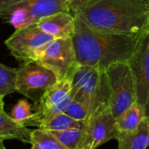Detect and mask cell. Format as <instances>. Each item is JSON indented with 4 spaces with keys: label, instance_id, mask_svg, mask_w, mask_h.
<instances>
[{
    "label": "cell",
    "instance_id": "2e32d148",
    "mask_svg": "<svg viewBox=\"0 0 149 149\" xmlns=\"http://www.w3.org/2000/svg\"><path fill=\"white\" fill-rule=\"evenodd\" d=\"M145 117L141 107L134 102L127 109L121 116L116 119V125L119 132H131L137 128L141 120Z\"/></svg>",
    "mask_w": 149,
    "mask_h": 149
},
{
    "label": "cell",
    "instance_id": "d4e9b609",
    "mask_svg": "<svg viewBox=\"0 0 149 149\" xmlns=\"http://www.w3.org/2000/svg\"><path fill=\"white\" fill-rule=\"evenodd\" d=\"M0 149H5L3 145V140H0Z\"/></svg>",
    "mask_w": 149,
    "mask_h": 149
},
{
    "label": "cell",
    "instance_id": "ba28073f",
    "mask_svg": "<svg viewBox=\"0 0 149 149\" xmlns=\"http://www.w3.org/2000/svg\"><path fill=\"white\" fill-rule=\"evenodd\" d=\"M84 137L79 149H96L105 142L116 139L119 130L109 105L99 107L85 123Z\"/></svg>",
    "mask_w": 149,
    "mask_h": 149
},
{
    "label": "cell",
    "instance_id": "d6986e66",
    "mask_svg": "<svg viewBox=\"0 0 149 149\" xmlns=\"http://www.w3.org/2000/svg\"><path fill=\"white\" fill-rule=\"evenodd\" d=\"M84 127L49 132L67 149H79L84 137Z\"/></svg>",
    "mask_w": 149,
    "mask_h": 149
},
{
    "label": "cell",
    "instance_id": "e0dca14e",
    "mask_svg": "<svg viewBox=\"0 0 149 149\" xmlns=\"http://www.w3.org/2000/svg\"><path fill=\"white\" fill-rule=\"evenodd\" d=\"M85 123L77 121L65 113L52 116L38 128L45 131H62L71 128H83Z\"/></svg>",
    "mask_w": 149,
    "mask_h": 149
},
{
    "label": "cell",
    "instance_id": "8992f818",
    "mask_svg": "<svg viewBox=\"0 0 149 149\" xmlns=\"http://www.w3.org/2000/svg\"><path fill=\"white\" fill-rule=\"evenodd\" d=\"M54 38L36 24L16 30L5 41L4 45L11 55L21 64L36 60L38 52Z\"/></svg>",
    "mask_w": 149,
    "mask_h": 149
},
{
    "label": "cell",
    "instance_id": "ffe728a7",
    "mask_svg": "<svg viewBox=\"0 0 149 149\" xmlns=\"http://www.w3.org/2000/svg\"><path fill=\"white\" fill-rule=\"evenodd\" d=\"M17 69L0 63V97L16 92Z\"/></svg>",
    "mask_w": 149,
    "mask_h": 149
},
{
    "label": "cell",
    "instance_id": "9c48e42d",
    "mask_svg": "<svg viewBox=\"0 0 149 149\" xmlns=\"http://www.w3.org/2000/svg\"><path fill=\"white\" fill-rule=\"evenodd\" d=\"M128 64L134 79L136 103L149 117V31L141 38Z\"/></svg>",
    "mask_w": 149,
    "mask_h": 149
},
{
    "label": "cell",
    "instance_id": "7402d4cb",
    "mask_svg": "<svg viewBox=\"0 0 149 149\" xmlns=\"http://www.w3.org/2000/svg\"><path fill=\"white\" fill-rule=\"evenodd\" d=\"M31 106L26 100H19L11 109L10 116L17 122L24 125V123L32 117Z\"/></svg>",
    "mask_w": 149,
    "mask_h": 149
},
{
    "label": "cell",
    "instance_id": "5bb4252c",
    "mask_svg": "<svg viewBox=\"0 0 149 149\" xmlns=\"http://www.w3.org/2000/svg\"><path fill=\"white\" fill-rule=\"evenodd\" d=\"M119 149H146L149 146V117L145 116L136 129L119 132L116 139Z\"/></svg>",
    "mask_w": 149,
    "mask_h": 149
},
{
    "label": "cell",
    "instance_id": "9a60e30c",
    "mask_svg": "<svg viewBox=\"0 0 149 149\" xmlns=\"http://www.w3.org/2000/svg\"><path fill=\"white\" fill-rule=\"evenodd\" d=\"M0 17L7 20L15 30H20L35 24L30 11L26 8L17 4L0 10Z\"/></svg>",
    "mask_w": 149,
    "mask_h": 149
},
{
    "label": "cell",
    "instance_id": "5b68a950",
    "mask_svg": "<svg viewBox=\"0 0 149 149\" xmlns=\"http://www.w3.org/2000/svg\"><path fill=\"white\" fill-rule=\"evenodd\" d=\"M58 80V78L52 70L36 60L30 61L17 69L16 92L37 102Z\"/></svg>",
    "mask_w": 149,
    "mask_h": 149
},
{
    "label": "cell",
    "instance_id": "603a6c76",
    "mask_svg": "<svg viewBox=\"0 0 149 149\" xmlns=\"http://www.w3.org/2000/svg\"><path fill=\"white\" fill-rule=\"evenodd\" d=\"M91 1H93V0H69L71 12L72 14H74L79 9H81L82 7H84L85 5L89 3Z\"/></svg>",
    "mask_w": 149,
    "mask_h": 149
},
{
    "label": "cell",
    "instance_id": "8fae6325",
    "mask_svg": "<svg viewBox=\"0 0 149 149\" xmlns=\"http://www.w3.org/2000/svg\"><path fill=\"white\" fill-rule=\"evenodd\" d=\"M16 4L30 11L35 24L40 19L54 14L71 13L69 0H24Z\"/></svg>",
    "mask_w": 149,
    "mask_h": 149
},
{
    "label": "cell",
    "instance_id": "7a4b0ae2",
    "mask_svg": "<svg viewBox=\"0 0 149 149\" xmlns=\"http://www.w3.org/2000/svg\"><path fill=\"white\" fill-rule=\"evenodd\" d=\"M73 15L100 31L141 38L149 31V0H93Z\"/></svg>",
    "mask_w": 149,
    "mask_h": 149
},
{
    "label": "cell",
    "instance_id": "3957f363",
    "mask_svg": "<svg viewBox=\"0 0 149 149\" xmlns=\"http://www.w3.org/2000/svg\"><path fill=\"white\" fill-rule=\"evenodd\" d=\"M73 100L85 104L93 113L99 107L109 105L107 72L97 66L76 65L68 76Z\"/></svg>",
    "mask_w": 149,
    "mask_h": 149
},
{
    "label": "cell",
    "instance_id": "484cf974",
    "mask_svg": "<svg viewBox=\"0 0 149 149\" xmlns=\"http://www.w3.org/2000/svg\"><path fill=\"white\" fill-rule=\"evenodd\" d=\"M3 100V97H0V100Z\"/></svg>",
    "mask_w": 149,
    "mask_h": 149
},
{
    "label": "cell",
    "instance_id": "44dd1931",
    "mask_svg": "<svg viewBox=\"0 0 149 149\" xmlns=\"http://www.w3.org/2000/svg\"><path fill=\"white\" fill-rule=\"evenodd\" d=\"M64 113L73 120L82 123H86L92 114L91 110L87 106L73 100L67 106Z\"/></svg>",
    "mask_w": 149,
    "mask_h": 149
},
{
    "label": "cell",
    "instance_id": "30bf717a",
    "mask_svg": "<svg viewBox=\"0 0 149 149\" xmlns=\"http://www.w3.org/2000/svg\"><path fill=\"white\" fill-rule=\"evenodd\" d=\"M36 25L54 38L72 37L75 29V17L67 12L58 13L40 19Z\"/></svg>",
    "mask_w": 149,
    "mask_h": 149
},
{
    "label": "cell",
    "instance_id": "6da1fadb",
    "mask_svg": "<svg viewBox=\"0 0 149 149\" xmlns=\"http://www.w3.org/2000/svg\"><path fill=\"white\" fill-rule=\"evenodd\" d=\"M74 17L75 29L71 38L78 65L106 71L113 64L128 61L143 37L100 31Z\"/></svg>",
    "mask_w": 149,
    "mask_h": 149
},
{
    "label": "cell",
    "instance_id": "277c9868",
    "mask_svg": "<svg viewBox=\"0 0 149 149\" xmlns=\"http://www.w3.org/2000/svg\"><path fill=\"white\" fill-rule=\"evenodd\" d=\"M109 86V107L115 119L136 102L135 84L128 61L111 65L106 70Z\"/></svg>",
    "mask_w": 149,
    "mask_h": 149
},
{
    "label": "cell",
    "instance_id": "ac0fdd59",
    "mask_svg": "<svg viewBox=\"0 0 149 149\" xmlns=\"http://www.w3.org/2000/svg\"><path fill=\"white\" fill-rule=\"evenodd\" d=\"M30 149H67L64 147L49 131L39 128L32 130Z\"/></svg>",
    "mask_w": 149,
    "mask_h": 149
},
{
    "label": "cell",
    "instance_id": "4fadbf2b",
    "mask_svg": "<svg viewBox=\"0 0 149 149\" xmlns=\"http://www.w3.org/2000/svg\"><path fill=\"white\" fill-rule=\"evenodd\" d=\"M3 100H0V140H17L31 144L32 130L14 120L3 108Z\"/></svg>",
    "mask_w": 149,
    "mask_h": 149
},
{
    "label": "cell",
    "instance_id": "7c38bea8",
    "mask_svg": "<svg viewBox=\"0 0 149 149\" xmlns=\"http://www.w3.org/2000/svg\"><path fill=\"white\" fill-rule=\"evenodd\" d=\"M71 90L72 84L70 78L65 77L58 79L43 93L37 102H35L36 111L33 113L40 114L52 107L60 103L70 95Z\"/></svg>",
    "mask_w": 149,
    "mask_h": 149
},
{
    "label": "cell",
    "instance_id": "52a82bcc",
    "mask_svg": "<svg viewBox=\"0 0 149 149\" xmlns=\"http://www.w3.org/2000/svg\"><path fill=\"white\" fill-rule=\"evenodd\" d=\"M36 61L52 70L58 79L68 77L77 65L72 38H54L39 50Z\"/></svg>",
    "mask_w": 149,
    "mask_h": 149
},
{
    "label": "cell",
    "instance_id": "cb8c5ba5",
    "mask_svg": "<svg viewBox=\"0 0 149 149\" xmlns=\"http://www.w3.org/2000/svg\"><path fill=\"white\" fill-rule=\"evenodd\" d=\"M24 0H0V10H3L8 7H10L16 3H21Z\"/></svg>",
    "mask_w": 149,
    "mask_h": 149
}]
</instances>
